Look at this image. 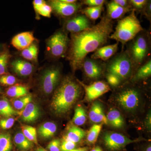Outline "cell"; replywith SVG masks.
Returning <instances> with one entry per match:
<instances>
[{"label":"cell","instance_id":"1","mask_svg":"<svg viewBox=\"0 0 151 151\" xmlns=\"http://www.w3.org/2000/svg\"><path fill=\"white\" fill-rule=\"evenodd\" d=\"M113 31V22L106 16L97 24L71 34L67 58L72 69L81 68L87 55L107 43Z\"/></svg>","mask_w":151,"mask_h":151},{"label":"cell","instance_id":"2","mask_svg":"<svg viewBox=\"0 0 151 151\" xmlns=\"http://www.w3.org/2000/svg\"><path fill=\"white\" fill-rule=\"evenodd\" d=\"M82 87L77 79L66 76L56 88L52 98L50 106L58 116L68 113L81 97Z\"/></svg>","mask_w":151,"mask_h":151},{"label":"cell","instance_id":"3","mask_svg":"<svg viewBox=\"0 0 151 151\" xmlns=\"http://www.w3.org/2000/svg\"><path fill=\"white\" fill-rule=\"evenodd\" d=\"M135 12L132 9L129 15L120 20L115 31L109 37L117 42H121L122 47L144 30L140 22L136 16Z\"/></svg>","mask_w":151,"mask_h":151},{"label":"cell","instance_id":"4","mask_svg":"<svg viewBox=\"0 0 151 151\" xmlns=\"http://www.w3.org/2000/svg\"><path fill=\"white\" fill-rule=\"evenodd\" d=\"M143 31L131 41L126 50L131 60L133 69L136 70L149 60L147 59L150 50V37Z\"/></svg>","mask_w":151,"mask_h":151},{"label":"cell","instance_id":"5","mask_svg":"<svg viewBox=\"0 0 151 151\" xmlns=\"http://www.w3.org/2000/svg\"><path fill=\"white\" fill-rule=\"evenodd\" d=\"M104 67L107 73L116 76L122 81L130 78L134 70L126 51L116 55L104 65Z\"/></svg>","mask_w":151,"mask_h":151},{"label":"cell","instance_id":"6","mask_svg":"<svg viewBox=\"0 0 151 151\" xmlns=\"http://www.w3.org/2000/svg\"><path fill=\"white\" fill-rule=\"evenodd\" d=\"M70 43L66 33L59 30L47 41L46 49L49 55L54 58L63 57L67 53Z\"/></svg>","mask_w":151,"mask_h":151},{"label":"cell","instance_id":"7","mask_svg":"<svg viewBox=\"0 0 151 151\" xmlns=\"http://www.w3.org/2000/svg\"><path fill=\"white\" fill-rule=\"evenodd\" d=\"M61 70L58 65H52L46 68L42 73L40 78V88L45 95L54 92L59 83Z\"/></svg>","mask_w":151,"mask_h":151},{"label":"cell","instance_id":"8","mask_svg":"<svg viewBox=\"0 0 151 151\" xmlns=\"http://www.w3.org/2000/svg\"><path fill=\"white\" fill-rule=\"evenodd\" d=\"M116 102L125 111H133L139 107L140 102V92L137 88H124L116 95Z\"/></svg>","mask_w":151,"mask_h":151},{"label":"cell","instance_id":"9","mask_svg":"<svg viewBox=\"0 0 151 151\" xmlns=\"http://www.w3.org/2000/svg\"><path fill=\"white\" fill-rule=\"evenodd\" d=\"M103 141L105 147L108 150L113 151L122 150L127 145L137 142V140H132L126 136L116 132L105 134Z\"/></svg>","mask_w":151,"mask_h":151},{"label":"cell","instance_id":"10","mask_svg":"<svg viewBox=\"0 0 151 151\" xmlns=\"http://www.w3.org/2000/svg\"><path fill=\"white\" fill-rule=\"evenodd\" d=\"M78 83L84 89L86 100L93 101L111 90L109 85L103 81H97L87 85L77 79Z\"/></svg>","mask_w":151,"mask_h":151},{"label":"cell","instance_id":"11","mask_svg":"<svg viewBox=\"0 0 151 151\" xmlns=\"http://www.w3.org/2000/svg\"><path fill=\"white\" fill-rule=\"evenodd\" d=\"M52 10L58 15L62 17H68L73 15L81 8V5L78 3L72 4L64 2L61 0L50 1Z\"/></svg>","mask_w":151,"mask_h":151},{"label":"cell","instance_id":"12","mask_svg":"<svg viewBox=\"0 0 151 151\" xmlns=\"http://www.w3.org/2000/svg\"><path fill=\"white\" fill-rule=\"evenodd\" d=\"M85 75L91 79H97L102 76L105 68L104 64L97 60L86 58L82 67Z\"/></svg>","mask_w":151,"mask_h":151},{"label":"cell","instance_id":"13","mask_svg":"<svg viewBox=\"0 0 151 151\" xmlns=\"http://www.w3.org/2000/svg\"><path fill=\"white\" fill-rule=\"evenodd\" d=\"M91 27L89 19L83 14L78 15L68 20L65 25V29L72 33H76Z\"/></svg>","mask_w":151,"mask_h":151},{"label":"cell","instance_id":"14","mask_svg":"<svg viewBox=\"0 0 151 151\" xmlns=\"http://www.w3.org/2000/svg\"><path fill=\"white\" fill-rule=\"evenodd\" d=\"M35 40L33 33L25 32L15 36L12 39L11 44L17 50L22 51L30 46Z\"/></svg>","mask_w":151,"mask_h":151},{"label":"cell","instance_id":"15","mask_svg":"<svg viewBox=\"0 0 151 151\" xmlns=\"http://www.w3.org/2000/svg\"><path fill=\"white\" fill-rule=\"evenodd\" d=\"M9 65L16 74L22 77L29 76L32 73L34 70V65L23 60H15L12 61Z\"/></svg>","mask_w":151,"mask_h":151},{"label":"cell","instance_id":"16","mask_svg":"<svg viewBox=\"0 0 151 151\" xmlns=\"http://www.w3.org/2000/svg\"><path fill=\"white\" fill-rule=\"evenodd\" d=\"M119 42L113 44L103 46L94 52L91 56V59H101L107 61L116 54L118 51Z\"/></svg>","mask_w":151,"mask_h":151},{"label":"cell","instance_id":"17","mask_svg":"<svg viewBox=\"0 0 151 151\" xmlns=\"http://www.w3.org/2000/svg\"><path fill=\"white\" fill-rule=\"evenodd\" d=\"M90 121L96 124H108L106 116H105L103 106L98 101L94 102L92 104L89 113Z\"/></svg>","mask_w":151,"mask_h":151},{"label":"cell","instance_id":"18","mask_svg":"<svg viewBox=\"0 0 151 151\" xmlns=\"http://www.w3.org/2000/svg\"><path fill=\"white\" fill-rule=\"evenodd\" d=\"M40 115V111L37 105L31 102L22 111V120L26 123H32L38 119Z\"/></svg>","mask_w":151,"mask_h":151},{"label":"cell","instance_id":"19","mask_svg":"<svg viewBox=\"0 0 151 151\" xmlns=\"http://www.w3.org/2000/svg\"><path fill=\"white\" fill-rule=\"evenodd\" d=\"M132 10V9L121 7L113 1L107 5V16L111 20L121 19L127 13Z\"/></svg>","mask_w":151,"mask_h":151},{"label":"cell","instance_id":"20","mask_svg":"<svg viewBox=\"0 0 151 151\" xmlns=\"http://www.w3.org/2000/svg\"><path fill=\"white\" fill-rule=\"evenodd\" d=\"M108 124L115 128H122L125 122L123 116L120 111L115 108H111L108 111L106 116Z\"/></svg>","mask_w":151,"mask_h":151},{"label":"cell","instance_id":"21","mask_svg":"<svg viewBox=\"0 0 151 151\" xmlns=\"http://www.w3.org/2000/svg\"><path fill=\"white\" fill-rule=\"evenodd\" d=\"M8 97L17 98L27 95L28 93L27 86L22 84H16L9 86L6 91Z\"/></svg>","mask_w":151,"mask_h":151},{"label":"cell","instance_id":"22","mask_svg":"<svg viewBox=\"0 0 151 151\" xmlns=\"http://www.w3.org/2000/svg\"><path fill=\"white\" fill-rule=\"evenodd\" d=\"M57 128L56 124L52 122H47L41 125L38 130L40 137L44 139L52 137L56 133Z\"/></svg>","mask_w":151,"mask_h":151},{"label":"cell","instance_id":"23","mask_svg":"<svg viewBox=\"0 0 151 151\" xmlns=\"http://www.w3.org/2000/svg\"><path fill=\"white\" fill-rule=\"evenodd\" d=\"M85 136V132L84 130L76 126H72L69 128L67 134L64 137L76 144L80 142Z\"/></svg>","mask_w":151,"mask_h":151},{"label":"cell","instance_id":"24","mask_svg":"<svg viewBox=\"0 0 151 151\" xmlns=\"http://www.w3.org/2000/svg\"><path fill=\"white\" fill-rule=\"evenodd\" d=\"M134 76V81H139L148 78L151 75V60L149 59L147 62L140 66L136 70Z\"/></svg>","mask_w":151,"mask_h":151},{"label":"cell","instance_id":"25","mask_svg":"<svg viewBox=\"0 0 151 151\" xmlns=\"http://www.w3.org/2000/svg\"><path fill=\"white\" fill-rule=\"evenodd\" d=\"M19 114L6 99H0V116L4 118H9Z\"/></svg>","mask_w":151,"mask_h":151},{"label":"cell","instance_id":"26","mask_svg":"<svg viewBox=\"0 0 151 151\" xmlns=\"http://www.w3.org/2000/svg\"><path fill=\"white\" fill-rule=\"evenodd\" d=\"M14 141L17 147L21 150H29L33 146V143L29 140L22 132H18L15 135Z\"/></svg>","mask_w":151,"mask_h":151},{"label":"cell","instance_id":"27","mask_svg":"<svg viewBox=\"0 0 151 151\" xmlns=\"http://www.w3.org/2000/svg\"><path fill=\"white\" fill-rule=\"evenodd\" d=\"M38 55V48L35 44L32 43L27 48L22 50V56L24 59L33 61L37 62Z\"/></svg>","mask_w":151,"mask_h":151},{"label":"cell","instance_id":"28","mask_svg":"<svg viewBox=\"0 0 151 151\" xmlns=\"http://www.w3.org/2000/svg\"><path fill=\"white\" fill-rule=\"evenodd\" d=\"M103 5L98 6L88 7L81 10L82 14L84 15L87 18L95 20L100 17L103 8Z\"/></svg>","mask_w":151,"mask_h":151},{"label":"cell","instance_id":"29","mask_svg":"<svg viewBox=\"0 0 151 151\" xmlns=\"http://www.w3.org/2000/svg\"><path fill=\"white\" fill-rule=\"evenodd\" d=\"M11 55L6 48L0 53V76L7 74Z\"/></svg>","mask_w":151,"mask_h":151},{"label":"cell","instance_id":"30","mask_svg":"<svg viewBox=\"0 0 151 151\" xmlns=\"http://www.w3.org/2000/svg\"><path fill=\"white\" fill-rule=\"evenodd\" d=\"M87 115L86 111L82 106H78L75 108L73 122L77 126H82L86 121Z\"/></svg>","mask_w":151,"mask_h":151},{"label":"cell","instance_id":"31","mask_svg":"<svg viewBox=\"0 0 151 151\" xmlns=\"http://www.w3.org/2000/svg\"><path fill=\"white\" fill-rule=\"evenodd\" d=\"M32 101L31 94H28L25 96L15 98L12 100L13 106L16 110L22 111Z\"/></svg>","mask_w":151,"mask_h":151},{"label":"cell","instance_id":"32","mask_svg":"<svg viewBox=\"0 0 151 151\" xmlns=\"http://www.w3.org/2000/svg\"><path fill=\"white\" fill-rule=\"evenodd\" d=\"M102 124H95L90 128L87 135L86 140L89 144L93 145L97 142L101 130L102 128Z\"/></svg>","mask_w":151,"mask_h":151},{"label":"cell","instance_id":"33","mask_svg":"<svg viewBox=\"0 0 151 151\" xmlns=\"http://www.w3.org/2000/svg\"><path fill=\"white\" fill-rule=\"evenodd\" d=\"M12 148L11 135L7 133L0 134V151H12Z\"/></svg>","mask_w":151,"mask_h":151},{"label":"cell","instance_id":"34","mask_svg":"<svg viewBox=\"0 0 151 151\" xmlns=\"http://www.w3.org/2000/svg\"><path fill=\"white\" fill-rule=\"evenodd\" d=\"M22 133L29 140L35 144H38L36 129L31 126L24 125L21 127Z\"/></svg>","mask_w":151,"mask_h":151},{"label":"cell","instance_id":"35","mask_svg":"<svg viewBox=\"0 0 151 151\" xmlns=\"http://www.w3.org/2000/svg\"><path fill=\"white\" fill-rule=\"evenodd\" d=\"M17 81V78L14 76L8 73L0 76V86H13L15 84Z\"/></svg>","mask_w":151,"mask_h":151},{"label":"cell","instance_id":"36","mask_svg":"<svg viewBox=\"0 0 151 151\" xmlns=\"http://www.w3.org/2000/svg\"><path fill=\"white\" fill-rule=\"evenodd\" d=\"M131 7L136 12H142L145 8L148 1L147 0H131L129 1Z\"/></svg>","mask_w":151,"mask_h":151},{"label":"cell","instance_id":"37","mask_svg":"<svg viewBox=\"0 0 151 151\" xmlns=\"http://www.w3.org/2000/svg\"><path fill=\"white\" fill-rule=\"evenodd\" d=\"M76 143L73 142L63 137L62 143L60 144V151H70L75 149Z\"/></svg>","mask_w":151,"mask_h":151},{"label":"cell","instance_id":"38","mask_svg":"<svg viewBox=\"0 0 151 151\" xmlns=\"http://www.w3.org/2000/svg\"><path fill=\"white\" fill-rule=\"evenodd\" d=\"M15 122V119L12 117L0 119V128L3 130L9 129L13 127Z\"/></svg>","mask_w":151,"mask_h":151},{"label":"cell","instance_id":"39","mask_svg":"<svg viewBox=\"0 0 151 151\" xmlns=\"http://www.w3.org/2000/svg\"><path fill=\"white\" fill-rule=\"evenodd\" d=\"M106 78L108 84L113 87L119 86L122 81L119 77L111 73H107Z\"/></svg>","mask_w":151,"mask_h":151},{"label":"cell","instance_id":"40","mask_svg":"<svg viewBox=\"0 0 151 151\" xmlns=\"http://www.w3.org/2000/svg\"><path fill=\"white\" fill-rule=\"evenodd\" d=\"M52 10L51 6L45 4L40 9L38 14L42 16L50 18L51 17V14Z\"/></svg>","mask_w":151,"mask_h":151},{"label":"cell","instance_id":"41","mask_svg":"<svg viewBox=\"0 0 151 151\" xmlns=\"http://www.w3.org/2000/svg\"><path fill=\"white\" fill-rule=\"evenodd\" d=\"M60 144L61 143L59 139H54L50 142L47 148L49 151H60Z\"/></svg>","mask_w":151,"mask_h":151},{"label":"cell","instance_id":"42","mask_svg":"<svg viewBox=\"0 0 151 151\" xmlns=\"http://www.w3.org/2000/svg\"><path fill=\"white\" fill-rule=\"evenodd\" d=\"M105 2L104 0H84L82 1L83 4L89 6L88 7L98 6L104 4Z\"/></svg>","mask_w":151,"mask_h":151},{"label":"cell","instance_id":"43","mask_svg":"<svg viewBox=\"0 0 151 151\" xmlns=\"http://www.w3.org/2000/svg\"><path fill=\"white\" fill-rule=\"evenodd\" d=\"M151 1H148L147 3L142 11L144 15L147 18L150 19L151 14Z\"/></svg>","mask_w":151,"mask_h":151},{"label":"cell","instance_id":"44","mask_svg":"<svg viewBox=\"0 0 151 151\" xmlns=\"http://www.w3.org/2000/svg\"><path fill=\"white\" fill-rule=\"evenodd\" d=\"M46 4V2L43 0H35L33 2V5L34 6V8L36 12H38L40 9L44 4Z\"/></svg>","mask_w":151,"mask_h":151},{"label":"cell","instance_id":"45","mask_svg":"<svg viewBox=\"0 0 151 151\" xmlns=\"http://www.w3.org/2000/svg\"><path fill=\"white\" fill-rule=\"evenodd\" d=\"M113 1L119 6L125 8L132 9L129 1L126 0H113Z\"/></svg>","mask_w":151,"mask_h":151},{"label":"cell","instance_id":"46","mask_svg":"<svg viewBox=\"0 0 151 151\" xmlns=\"http://www.w3.org/2000/svg\"><path fill=\"white\" fill-rule=\"evenodd\" d=\"M151 113H150L149 114L148 116H147V119H146V126L149 129H150L151 128Z\"/></svg>","mask_w":151,"mask_h":151},{"label":"cell","instance_id":"47","mask_svg":"<svg viewBox=\"0 0 151 151\" xmlns=\"http://www.w3.org/2000/svg\"><path fill=\"white\" fill-rule=\"evenodd\" d=\"M88 150V148L87 147L78 148L73 149L70 151H87Z\"/></svg>","mask_w":151,"mask_h":151},{"label":"cell","instance_id":"48","mask_svg":"<svg viewBox=\"0 0 151 151\" xmlns=\"http://www.w3.org/2000/svg\"><path fill=\"white\" fill-rule=\"evenodd\" d=\"M91 151H103L102 149L100 147L97 146V147H95L94 148L92 149Z\"/></svg>","mask_w":151,"mask_h":151},{"label":"cell","instance_id":"49","mask_svg":"<svg viewBox=\"0 0 151 151\" xmlns=\"http://www.w3.org/2000/svg\"><path fill=\"white\" fill-rule=\"evenodd\" d=\"M5 48V46L4 44L0 43V53H1V52H2Z\"/></svg>","mask_w":151,"mask_h":151},{"label":"cell","instance_id":"50","mask_svg":"<svg viewBox=\"0 0 151 151\" xmlns=\"http://www.w3.org/2000/svg\"><path fill=\"white\" fill-rule=\"evenodd\" d=\"M36 151H48L47 150L45 149H44L42 147H39L37 149H36Z\"/></svg>","mask_w":151,"mask_h":151},{"label":"cell","instance_id":"51","mask_svg":"<svg viewBox=\"0 0 151 151\" xmlns=\"http://www.w3.org/2000/svg\"><path fill=\"white\" fill-rule=\"evenodd\" d=\"M146 151H151V145H149L146 149Z\"/></svg>","mask_w":151,"mask_h":151},{"label":"cell","instance_id":"52","mask_svg":"<svg viewBox=\"0 0 151 151\" xmlns=\"http://www.w3.org/2000/svg\"><path fill=\"white\" fill-rule=\"evenodd\" d=\"M1 86H0V93H1Z\"/></svg>","mask_w":151,"mask_h":151}]
</instances>
